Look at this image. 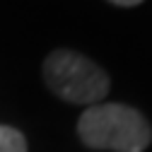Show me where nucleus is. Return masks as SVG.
Masks as SVG:
<instances>
[{
  "mask_svg": "<svg viewBox=\"0 0 152 152\" xmlns=\"http://www.w3.org/2000/svg\"><path fill=\"white\" fill-rule=\"evenodd\" d=\"M77 135L89 150L142 152L152 142V128L138 109L126 104H94L77 121Z\"/></svg>",
  "mask_w": 152,
  "mask_h": 152,
  "instance_id": "f257e3e1",
  "label": "nucleus"
},
{
  "mask_svg": "<svg viewBox=\"0 0 152 152\" xmlns=\"http://www.w3.org/2000/svg\"><path fill=\"white\" fill-rule=\"evenodd\" d=\"M109 3L121 5V7H135V5H140V3H142V0H109Z\"/></svg>",
  "mask_w": 152,
  "mask_h": 152,
  "instance_id": "20e7f679",
  "label": "nucleus"
},
{
  "mask_svg": "<svg viewBox=\"0 0 152 152\" xmlns=\"http://www.w3.org/2000/svg\"><path fill=\"white\" fill-rule=\"evenodd\" d=\"M44 80L48 89L70 104L94 106L109 94V75L87 56L68 48L53 51L44 61Z\"/></svg>",
  "mask_w": 152,
  "mask_h": 152,
  "instance_id": "f03ea898",
  "label": "nucleus"
},
{
  "mask_svg": "<svg viewBox=\"0 0 152 152\" xmlns=\"http://www.w3.org/2000/svg\"><path fill=\"white\" fill-rule=\"evenodd\" d=\"M0 152H27V140L17 128L0 126Z\"/></svg>",
  "mask_w": 152,
  "mask_h": 152,
  "instance_id": "7ed1b4c3",
  "label": "nucleus"
}]
</instances>
